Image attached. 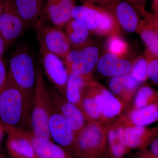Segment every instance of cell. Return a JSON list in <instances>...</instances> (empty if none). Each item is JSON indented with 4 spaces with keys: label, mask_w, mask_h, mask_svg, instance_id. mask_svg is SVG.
I'll return each mask as SVG.
<instances>
[{
    "label": "cell",
    "mask_w": 158,
    "mask_h": 158,
    "mask_svg": "<svg viewBox=\"0 0 158 158\" xmlns=\"http://www.w3.org/2000/svg\"><path fill=\"white\" fill-rule=\"evenodd\" d=\"M37 65L28 47L19 46L10 59L8 77L21 91L24 97L26 121L31 126L32 100L36 80Z\"/></svg>",
    "instance_id": "cell-1"
},
{
    "label": "cell",
    "mask_w": 158,
    "mask_h": 158,
    "mask_svg": "<svg viewBox=\"0 0 158 158\" xmlns=\"http://www.w3.org/2000/svg\"><path fill=\"white\" fill-rule=\"evenodd\" d=\"M50 108L49 93L44 81L41 64L38 62L31 107V132L40 141H52L48 129Z\"/></svg>",
    "instance_id": "cell-2"
},
{
    "label": "cell",
    "mask_w": 158,
    "mask_h": 158,
    "mask_svg": "<svg viewBox=\"0 0 158 158\" xmlns=\"http://www.w3.org/2000/svg\"><path fill=\"white\" fill-rule=\"evenodd\" d=\"M0 120L3 126L24 127L26 121L24 97L21 90L9 78L0 93Z\"/></svg>",
    "instance_id": "cell-3"
},
{
    "label": "cell",
    "mask_w": 158,
    "mask_h": 158,
    "mask_svg": "<svg viewBox=\"0 0 158 158\" xmlns=\"http://www.w3.org/2000/svg\"><path fill=\"white\" fill-rule=\"evenodd\" d=\"M99 6L112 14L121 29L129 33H140L151 19H142V17L145 18L141 12L127 0H113L107 4Z\"/></svg>",
    "instance_id": "cell-4"
},
{
    "label": "cell",
    "mask_w": 158,
    "mask_h": 158,
    "mask_svg": "<svg viewBox=\"0 0 158 158\" xmlns=\"http://www.w3.org/2000/svg\"><path fill=\"white\" fill-rule=\"evenodd\" d=\"M105 145L104 130L99 125L90 124L77 136L74 154L78 158H101Z\"/></svg>",
    "instance_id": "cell-5"
},
{
    "label": "cell",
    "mask_w": 158,
    "mask_h": 158,
    "mask_svg": "<svg viewBox=\"0 0 158 158\" xmlns=\"http://www.w3.org/2000/svg\"><path fill=\"white\" fill-rule=\"evenodd\" d=\"M35 26L39 44H42L50 52L64 58L71 50L68 37L61 29L52 27L39 19Z\"/></svg>",
    "instance_id": "cell-6"
},
{
    "label": "cell",
    "mask_w": 158,
    "mask_h": 158,
    "mask_svg": "<svg viewBox=\"0 0 158 158\" xmlns=\"http://www.w3.org/2000/svg\"><path fill=\"white\" fill-rule=\"evenodd\" d=\"M50 101L48 129L52 141L74 154L76 136L51 98Z\"/></svg>",
    "instance_id": "cell-7"
},
{
    "label": "cell",
    "mask_w": 158,
    "mask_h": 158,
    "mask_svg": "<svg viewBox=\"0 0 158 158\" xmlns=\"http://www.w3.org/2000/svg\"><path fill=\"white\" fill-rule=\"evenodd\" d=\"M26 28L14 6L13 0H2L0 13V34L7 46L15 42Z\"/></svg>",
    "instance_id": "cell-8"
},
{
    "label": "cell",
    "mask_w": 158,
    "mask_h": 158,
    "mask_svg": "<svg viewBox=\"0 0 158 158\" xmlns=\"http://www.w3.org/2000/svg\"><path fill=\"white\" fill-rule=\"evenodd\" d=\"M39 46L42 70L58 92L62 95L65 94L69 74L65 64L42 44Z\"/></svg>",
    "instance_id": "cell-9"
},
{
    "label": "cell",
    "mask_w": 158,
    "mask_h": 158,
    "mask_svg": "<svg viewBox=\"0 0 158 158\" xmlns=\"http://www.w3.org/2000/svg\"><path fill=\"white\" fill-rule=\"evenodd\" d=\"M48 91L51 100L66 119L77 138L79 133L85 127V117L81 110L67 101L55 88H51Z\"/></svg>",
    "instance_id": "cell-10"
},
{
    "label": "cell",
    "mask_w": 158,
    "mask_h": 158,
    "mask_svg": "<svg viewBox=\"0 0 158 158\" xmlns=\"http://www.w3.org/2000/svg\"><path fill=\"white\" fill-rule=\"evenodd\" d=\"M79 49L78 56L67 72L68 74H75L85 82H88L99 59V50L90 44Z\"/></svg>",
    "instance_id": "cell-11"
},
{
    "label": "cell",
    "mask_w": 158,
    "mask_h": 158,
    "mask_svg": "<svg viewBox=\"0 0 158 158\" xmlns=\"http://www.w3.org/2000/svg\"><path fill=\"white\" fill-rule=\"evenodd\" d=\"M2 127L8 134L7 147L12 158H38L31 141L20 131L18 127Z\"/></svg>",
    "instance_id": "cell-12"
},
{
    "label": "cell",
    "mask_w": 158,
    "mask_h": 158,
    "mask_svg": "<svg viewBox=\"0 0 158 158\" xmlns=\"http://www.w3.org/2000/svg\"><path fill=\"white\" fill-rule=\"evenodd\" d=\"M132 65V62L128 59L107 53L100 57L96 67L103 75L113 77L130 73Z\"/></svg>",
    "instance_id": "cell-13"
},
{
    "label": "cell",
    "mask_w": 158,
    "mask_h": 158,
    "mask_svg": "<svg viewBox=\"0 0 158 158\" xmlns=\"http://www.w3.org/2000/svg\"><path fill=\"white\" fill-rule=\"evenodd\" d=\"M19 130L26 136L34 146L39 158H78L72 153L62 148L52 141H43L34 137L31 131L22 127Z\"/></svg>",
    "instance_id": "cell-14"
},
{
    "label": "cell",
    "mask_w": 158,
    "mask_h": 158,
    "mask_svg": "<svg viewBox=\"0 0 158 158\" xmlns=\"http://www.w3.org/2000/svg\"><path fill=\"white\" fill-rule=\"evenodd\" d=\"M72 19L83 23L90 31L94 32L102 19L101 8L93 4L75 6L72 10Z\"/></svg>",
    "instance_id": "cell-15"
},
{
    "label": "cell",
    "mask_w": 158,
    "mask_h": 158,
    "mask_svg": "<svg viewBox=\"0 0 158 158\" xmlns=\"http://www.w3.org/2000/svg\"><path fill=\"white\" fill-rule=\"evenodd\" d=\"M46 0H13L15 9L26 28L35 25L39 19Z\"/></svg>",
    "instance_id": "cell-16"
},
{
    "label": "cell",
    "mask_w": 158,
    "mask_h": 158,
    "mask_svg": "<svg viewBox=\"0 0 158 158\" xmlns=\"http://www.w3.org/2000/svg\"><path fill=\"white\" fill-rule=\"evenodd\" d=\"M65 27V34L75 49H81L90 44V30L81 22L71 19Z\"/></svg>",
    "instance_id": "cell-17"
},
{
    "label": "cell",
    "mask_w": 158,
    "mask_h": 158,
    "mask_svg": "<svg viewBox=\"0 0 158 158\" xmlns=\"http://www.w3.org/2000/svg\"><path fill=\"white\" fill-rule=\"evenodd\" d=\"M140 33L141 39L146 45L145 55L158 58V15L148 22Z\"/></svg>",
    "instance_id": "cell-18"
},
{
    "label": "cell",
    "mask_w": 158,
    "mask_h": 158,
    "mask_svg": "<svg viewBox=\"0 0 158 158\" xmlns=\"http://www.w3.org/2000/svg\"><path fill=\"white\" fill-rule=\"evenodd\" d=\"M140 84V82L129 73L111 77L109 87L111 91L116 95L128 97L136 91Z\"/></svg>",
    "instance_id": "cell-19"
},
{
    "label": "cell",
    "mask_w": 158,
    "mask_h": 158,
    "mask_svg": "<svg viewBox=\"0 0 158 158\" xmlns=\"http://www.w3.org/2000/svg\"><path fill=\"white\" fill-rule=\"evenodd\" d=\"M85 83L81 77L74 73L69 74L65 88V98L80 109L82 106V89Z\"/></svg>",
    "instance_id": "cell-20"
},
{
    "label": "cell",
    "mask_w": 158,
    "mask_h": 158,
    "mask_svg": "<svg viewBox=\"0 0 158 158\" xmlns=\"http://www.w3.org/2000/svg\"><path fill=\"white\" fill-rule=\"evenodd\" d=\"M76 0H61L48 21L59 28L65 27L71 19L72 10L75 6Z\"/></svg>",
    "instance_id": "cell-21"
},
{
    "label": "cell",
    "mask_w": 158,
    "mask_h": 158,
    "mask_svg": "<svg viewBox=\"0 0 158 158\" xmlns=\"http://www.w3.org/2000/svg\"><path fill=\"white\" fill-rule=\"evenodd\" d=\"M110 152L112 158H122L127 151L124 138V130L118 128L117 131L111 129L108 135Z\"/></svg>",
    "instance_id": "cell-22"
},
{
    "label": "cell",
    "mask_w": 158,
    "mask_h": 158,
    "mask_svg": "<svg viewBox=\"0 0 158 158\" xmlns=\"http://www.w3.org/2000/svg\"><path fill=\"white\" fill-rule=\"evenodd\" d=\"M100 7L102 14V20L98 27L94 32L100 36L106 37H110L114 35L121 36V28L115 18L106 9Z\"/></svg>",
    "instance_id": "cell-23"
},
{
    "label": "cell",
    "mask_w": 158,
    "mask_h": 158,
    "mask_svg": "<svg viewBox=\"0 0 158 158\" xmlns=\"http://www.w3.org/2000/svg\"><path fill=\"white\" fill-rule=\"evenodd\" d=\"M158 118L157 106L153 104L134 110L131 115V120L133 123L142 126L154 122Z\"/></svg>",
    "instance_id": "cell-24"
},
{
    "label": "cell",
    "mask_w": 158,
    "mask_h": 158,
    "mask_svg": "<svg viewBox=\"0 0 158 158\" xmlns=\"http://www.w3.org/2000/svg\"><path fill=\"white\" fill-rule=\"evenodd\" d=\"M100 93L104 99L103 109L102 115L107 118H113L117 116L121 111L120 102L107 89L98 85Z\"/></svg>",
    "instance_id": "cell-25"
},
{
    "label": "cell",
    "mask_w": 158,
    "mask_h": 158,
    "mask_svg": "<svg viewBox=\"0 0 158 158\" xmlns=\"http://www.w3.org/2000/svg\"><path fill=\"white\" fill-rule=\"evenodd\" d=\"M103 105V98L100 92L94 97H86L82 102V106L86 113L94 118H98L102 115Z\"/></svg>",
    "instance_id": "cell-26"
},
{
    "label": "cell",
    "mask_w": 158,
    "mask_h": 158,
    "mask_svg": "<svg viewBox=\"0 0 158 158\" xmlns=\"http://www.w3.org/2000/svg\"><path fill=\"white\" fill-rule=\"evenodd\" d=\"M106 47L108 53L115 54L120 57H123L128 50V45L127 42L121 36L117 35L109 37Z\"/></svg>",
    "instance_id": "cell-27"
},
{
    "label": "cell",
    "mask_w": 158,
    "mask_h": 158,
    "mask_svg": "<svg viewBox=\"0 0 158 158\" xmlns=\"http://www.w3.org/2000/svg\"><path fill=\"white\" fill-rule=\"evenodd\" d=\"M147 65L145 57L141 56L138 57L133 63L130 74L138 82L144 81L148 77Z\"/></svg>",
    "instance_id": "cell-28"
},
{
    "label": "cell",
    "mask_w": 158,
    "mask_h": 158,
    "mask_svg": "<svg viewBox=\"0 0 158 158\" xmlns=\"http://www.w3.org/2000/svg\"><path fill=\"white\" fill-rule=\"evenodd\" d=\"M154 91L149 86H145L138 90L135 100V104L138 109L147 106L149 100L152 98Z\"/></svg>",
    "instance_id": "cell-29"
},
{
    "label": "cell",
    "mask_w": 158,
    "mask_h": 158,
    "mask_svg": "<svg viewBox=\"0 0 158 158\" xmlns=\"http://www.w3.org/2000/svg\"><path fill=\"white\" fill-rule=\"evenodd\" d=\"M124 138L127 149L137 148L144 144V139L136 134L133 127H128L124 130Z\"/></svg>",
    "instance_id": "cell-30"
},
{
    "label": "cell",
    "mask_w": 158,
    "mask_h": 158,
    "mask_svg": "<svg viewBox=\"0 0 158 158\" xmlns=\"http://www.w3.org/2000/svg\"><path fill=\"white\" fill-rule=\"evenodd\" d=\"M148 62V77L153 81L158 82V59L151 56L145 55Z\"/></svg>",
    "instance_id": "cell-31"
},
{
    "label": "cell",
    "mask_w": 158,
    "mask_h": 158,
    "mask_svg": "<svg viewBox=\"0 0 158 158\" xmlns=\"http://www.w3.org/2000/svg\"><path fill=\"white\" fill-rule=\"evenodd\" d=\"M8 71L3 57H0V93L6 85L8 77Z\"/></svg>",
    "instance_id": "cell-32"
},
{
    "label": "cell",
    "mask_w": 158,
    "mask_h": 158,
    "mask_svg": "<svg viewBox=\"0 0 158 158\" xmlns=\"http://www.w3.org/2000/svg\"><path fill=\"white\" fill-rule=\"evenodd\" d=\"M134 5L143 15L144 18H148L151 14L145 11V4L148 0H127Z\"/></svg>",
    "instance_id": "cell-33"
},
{
    "label": "cell",
    "mask_w": 158,
    "mask_h": 158,
    "mask_svg": "<svg viewBox=\"0 0 158 158\" xmlns=\"http://www.w3.org/2000/svg\"><path fill=\"white\" fill-rule=\"evenodd\" d=\"M84 4H90L95 5L97 4L98 6H102L110 2L113 0H79Z\"/></svg>",
    "instance_id": "cell-34"
},
{
    "label": "cell",
    "mask_w": 158,
    "mask_h": 158,
    "mask_svg": "<svg viewBox=\"0 0 158 158\" xmlns=\"http://www.w3.org/2000/svg\"><path fill=\"white\" fill-rule=\"evenodd\" d=\"M135 132L138 135L140 136L141 138H143L144 133L146 131V129L144 126L140 125L135 126V127H133Z\"/></svg>",
    "instance_id": "cell-35"
},
{
    "label": "cell",
    "mask_w": 158,
    "mask_h": 158,
    "mask_svg": "<svg viewBox=\"0 0 158 158\" xmlns=\"http://www.w3.org/2000/svg\"><path fill=\"white\" fill-rule=\"evenodd\" d=\"M8 48L6 41L0 34V57H3L5 51Z\"/></svg>",
    "instance_id": "cell-36"
},
{
    "label": "cell",
    "mask_w": 158,
    "mask_h": 158,
    "mask_svg": "<svg viewBox=\"0 0 158 158\" xmlns=\"http://www.w3.org/2000/svg\"><path fill=\"white\" fill-rule=\"evenodd\" d=\"M152 152L153 155L158 157V139L156 138L152 142L151 146Z\"/></svg>",
    "instance_id": "cell-37"
},
{
    "label": "cell",
    "mask_w": 158,
    "mask_h": 158,
    "mask_svg": "<svg viewBox=\"0 0 158 158\" xmlns=\"http://www.w3.org/2000/svg\"><path fill=\"white\" fill-rule=\"evenodd\" d=\"M152 8L154 13L158 14V0H153Z\"/></svg>",
    "instance_id": "cell-38"
},
{
    "label": "cell",
    "mask_w": 158,
    "mask_h": 158,
    "mask_svg": "<svg viewBox=\"0 0 158 158\" xmlns=\"http://www.w3.org/2000/svg\"><path fill=\"white\" fill-rule=\"evenodd\" d=\"M138 158H149V156H145L141 157Z\"/></svg>",
    "instance_id": "cell-39"
},
{
    "label": "cell",
    "mask_w": 158,
    "mask_h": 158,
    "mask_svg": "<svg viewBox=\"0 0 158 158\" xmlns=\"http://www.w3.org/2000/svg\"><path fill=\"white\" fill-rule=\"evenodd\" d=\"M158 157H156L155 156H154V155H152L149 156V158H157Z\"/></svg>",
    "instance_id": "cell-40"
},
{
    "label": "cell",
    "mask_w": 158,
    "mask_h": 158,
    "mask_svg": "<svg viewBox=\"0 0 158 158\" xmlns=\"http://www.w3.org/2000/svg\"><path fill=\"white\" fill-rule=\"evenodd\" d=\"M0 158H5V156L0 152Z\"/></svg>",
    "instance_id": "cell-41"
},
{
    "label": "cell",
    "mask_w": 158,
    "mask_h": 158,
    "mask_svg": "<svg viewBox=\"0 0 158 158\" xmlns=\"http://www.w3.org/2000/svg\"><path fill=\"white\" fill-rule=\"evenodd\" d=\"M1 8H2V0H0V13H1Z\"/></svg>",
    "instance_id": "cell-42"
},
{
    "label": "cell",
    "mask_w": 158,
    "mask_h": 158,
    "mask_svg": "<svg viewBox=\"0 0 158 158\" xmlns=\"http://www.w3.org/2000/svg\"><path fill=\"white\" fill-rule=\"evenodd\" d=\"M2 127L1 128V127H0V137H1V132H2Z\"/></svg>",
    "instance_id": "cell-43"
},
{
    "label": "cell",
    "mask_w": 158,
    "mask_h": 158,
    "mask_svg": "<svg viewBox=\"0 0 158 158\" xmlns=\"http://www.w3.org/2000/svg\"></svg>",
    "instance_id": "cell-44"
}]
</instances>
